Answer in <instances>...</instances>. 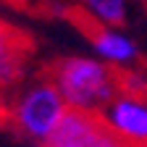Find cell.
Returning a JSON list of instances; mask_svg holds the SVG:
<instances>
[{"label": "cell", "instance_id": "cell-4", "mask_svg": "<svg viewBox=\"0 0 147 147\" xmlns=\"http://www.w3.org/2000/svg\"><path fill=\"white\" fill-rule=\"evenodd\" d=\"M105 123L134 147H147V100L118 95L102 113Z\"/></svg>", "mask_w": 147, "mask_h": 147}, {"label": "cell", "instance_id": "cell-3", "mask_svg": "<svg viewBox=\"0 0 147 147\" xmlns=\"http://www.w3.org/2000/svg\"><path fill=\"white\" fill-rule=\"evenodd\" d=\"M45 147H134L118 137L102 116L68 110Z\"/></svg>", "mask_w": 147, "mask_h": 147}, {"label": "cell", "instance_id": "cell-5", "mask_svg": "<svg viewBox=\"0 0 147 147\" xmlns=\"http://www.w3.org/2000/svg\"><path fill=\"white\" fill-rule=\"evenodd\" d=\"M92 45L108 63H129L137 55V47L129 37L110 32V29H95L92 32Z\"/></svg>", "mask_w": 147, "mask_h": 147}, {"label": "cell", "instance_id": "cell-1", "mask_svg": "<svg viewBox=\"0 0 147 147\" xmlns=\"http://www.w3.org/2000/svg\"><path fill=\"white\" fill-rule=\"evenodd\" d=\"M53 82L61 89L68 110L105 113L121 95V74L92 58H66L53 66Z\"/></svg>", "mask_w": 147, "mask_h": 147}, {"label": "cell", "instance_id": "cell-2", "mask_svg": "<svg viewBox=\"0 0 147 147\" xmlns=\"http://www.w3.org/2000/svg\"><path fill=\"white\" fill-rule=\"evenodd\" d=\"M68 113V105L55 87L53 79H40L34 82L21 97L16 100L13 108V126L18 134H24L34 142H45L55 134V129Z\"/></svg>", "mask_w": 147, "mask_h": 147}, {"label": "cell", "instance_id": "cell-6", "mask_svg": "<svg viewBox=\"0 0 147 147\" xmlns=\"http://www.w3.org/2000/svg\"><path fill=\"white\" fill-rule=\"evenodd\" d=\"M84 11L92 13V18L102 26L123 24V18H126V5L118 3V0H92V3L84 5Z\"/></svg>", "mask_w": 147, "mask_h": 147}]
</instances>
